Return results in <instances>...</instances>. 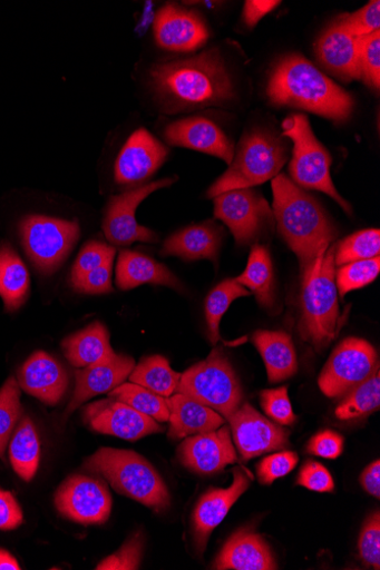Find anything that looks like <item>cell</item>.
Here are the masks:
<instances>
[{"label":"cell","mask_w":380,"mask_h":570,"mask_svg":"<svg viewBox=\"0 0 380 570\" xmlns=\"http://www.w3.org/2000/svg\"><path fill=\"white\" fill-rule=\"evenodd\" d=\"M222 243L223 229L212 222H206L172 235L163 245L160 255L178 256L186 262L210 261L215 263Z\"/></svg>","instance_id":"d4e9b609"},{"label":"cell","mask_w":380,"mask_h":570,"mask_svg":"<svg viewBox=\"0 0 380 570\" xmlns=\"http://www.w3.org/2000/svg\"><path fill=\"white\" fill-rule=\"evenodd\" d=\"M85 470L104 478L120 494L155 512L172 505L169 490L153 465L130 450L100 448L85 462Z\"/></svg>","instance_id":"5b68a950"},{"label":"cell","mask_w":380,"mask_h":570,"mask_svg":"<svg viewBox=\"0 0 380 570\" xmlns=\"http://www.w3.org/2000/svg\"><path fill=\"white\" fill-rule=\"evenodd\" d=\"M176 392L213 409L227 421L244 399L240 379L222 348H214L204 361L182 374Z\"/></svg>","instance_id":"52a82bcc"},{"label":"cell","mask_w":380,"mask_h":570,"mask_svg":"<svg viewBox=\"0 0 380 570\" xmlns=\"http://www.w3.org/2000/svg\"><path fill=\"white\" fill-rule=\"evenodd\" d=\"M56 507L68 520L81 525H103L110 518L113 497L96 478L74 475L56 494Z\"/></svg>","instance_id":"4fadbf2b"},{"label":"cell","mask_w":380,"mask_h":570,"mask_svg":"<svg viewBox=\"0 0 380 570\" xmlns=\"http://www.w3.org/2000/svg\"><path fill=\"white\" fill-rule=\"evenodd\" d=\"M337 244L316 258V263L302 284L299 333L316 352H322L338 336L340 306L337 287Z\"/></svg>","instance_id":"277c9868"},{"label":"cell","mask_w":380,"mask_h":570,"mask_svg":"<svg viewBox=\"0 0 380 570\" xmlns=\"http://www.w3.org/2000/svg\"><path fill=\"white\" fill-rule=\"evenodd\" d=\"M359 70L362 79L370 88L380 87V31L359 38Z\"/></svg>","instance_id":"ab89813d"},{"label":"cell","mask_w":380,"mask_h":570,"mask_svg":"<svg viewBox=\"0 0 380 570\" xmlns=\"http://www.w3.org/2000/svg\"><path fill=\"white\" fill-rule=\"evenodd\" d=\"M379 370L374 347L366 340L349 337L333 352L322 370L318 384L331 399L341 397Z\"/></svg>","instance_id":"8fae6325"},{"label":"cell","mask_w":380,"mask_h":570,"mask_svg":"<svg viewBox=\"0 0 380 570\" xmlns=\"http://www.w3.org/2000/svg\"><path fill=\"white\" fill-rule=\"evenodd\" d=\"M289 159V147L277 134L254 129L242 137L227 171L207 190L214 198L223 193L252 188L276 178Z\"/></svg>","instance_id":"8992f818"},{"label":"cell","mask_w":380,"mask_h":570,"mask_svg":"<svg viewBox=\"0 0 380 570\" xmlns=\"http://www.w3.org/2000/svg\"><path fill=\"white\" fill-rule=\"evenodd\" d=\"M360 482L363 490L370 495L380 498V461L376 460L362 472Z\"/></svg>","instance_id":"f5cc1de1"},{"label":"cell","mask_w":380,"mask_h":570,"mask_svg":"<svg viewBox=\"0 0 380 570\" xmlns=\"http://www.w3.org/2000/svg\"><path fill=\"white\" fill-rule=\"evenodd\" d=\"M359 38L351 35L339 20L325 30L314 45L318 62L339 79L350 82L360 79Z\"/></svg>","instance_id":"7402d4cb"},{"label":"cell","mask_w":380,"mask_h":570,"mask_svg":"<svg viewBox=\"0 0 380 570\" xmlns=\"http://www.w3.org/2000/svg\"><path fill=\"white\" fill-rule=\"evenodd\" d=\"M359 553L362 562L370 568L380 569V514L372 513L366 521L360 539Z\"/></svg>","instance_id":"bcb514c9"},{"label":"cell","mask_w":380,"mask_h":570,"mask_svg":"<svg viewBox=\"0 0 380 570\" xmlns=\"http://www.w3.org/2000/svg\"><path fill=\"white\" fill-rule=\"evenodd\" d=\"M273 193L279 233L299 258L303 284L339 232L322 205L285 175L273 179Z\"/></svg>","instance_id":"7a4b0ae2"},{"label":"cell","mask_w":380,"mask_h":570,"mask_svg":"<svg viewBox=\"0 0 380 570\" xmlns=\"http://www.w3.org/2000/svg\"><path fill=\"white\" fill-rule=\"evenodd\" d=\"M84 421L97 433L128 441L163 432L156 421L111 396L86 406Z\"/></svg>","instance_id":"5bb4252c"},{"label":"cell","mask_w":380,"mask_h":570,"mask_svg":"<svg viewBox=\"0 0 380 570\" xmlns=\"http://www.w3.org/2000/svg\"><path fill=\"white\" fill-rule=\"evenodd\" d=\"M380 233L378 229H366L342 240L335 248V266L368 261L379 256Z\"/></svg>","instance_id":"74e56055"},{"label":"cell","mask_w":380,"mask_h":570,"mask_svg":"<svg viewBox=\"0 0 380 570\" xmlns=\"http://www.w3.org/2000/svg\"><path fill=\"white\" fill-rule=\"evenodd\" d=\"M281 2H269V0H247L244 6L243 21L250 27L254 28L265 16L273 12Z\"/></svg>","instance_id":"816d5d0a"},{"label":"cell","mask_w":380,"mask_h":570,"mask_svg":"<svg viewBox=\"0 0 380 570\" xmlns=\"http://www.w3.org/2000/svg\"><path fill=\"white\" fill-rule=\"evenodd\" d=\"M178 456L186 469L201 475L223 472L238 461L228 426L186 438L178 448Z\"/></svg>","instance_id":"ac0fdd59"},{"label":"cell","mask_w":380,"mask_h":570,"mask_svg":"<svg viewBox=\"0 0 380 570\" xmlns=\"http://www.w3.org/2000/svg\"><path fill=\"white\" fill-rule=\"evenodd\" d=\"M17 559L7 550L0 549V570H20Z\"/></svg>","instance_id":"db71d44e"},{"label":"cell","mask_w":380,"mask_h":570,"mask_svg":"<svg viewBox=\"0 0 380 570\" xmlns=\"http://www.w3.org/2000/svg\"><path fill=\"white\" fill-rule=\"evenodd\" d=\"M108 395L130 405L157 423L169 422L168 399L159 396L143 386L134 383L121 384Z\"/></svg>","instance_id":"e575fe53"},{"label":"cell","mask_w":380,"mask_h":570,"mask_svg":"<svg viewBox=\"0 0 380 570\" xmlns=\"http://www.w3.org/2000/svg\"><path fill=\"white\" fill-rule=\"evenodd\" d=\"M149 78L159 107L167 115L226 107L235 95L231 75L216 48L187 60L155 65Z\"/></svg>","instance_id":"6da1fadb"},{"label":"cell","mask_w":380,"mask_h":570,"mask_svg":"<svg viewBox=\"0 0 380 570\" xmlns=\"http://www.w3.org/2000/svg\"><path fill=\"white\" fill-rule=\"evenodd\" d=\"M298 484L315 492H333L335 489L331 473L315 461H309L303 465Z\"/></svg>","instance_id":"c3c4849f"},{"label":"cell","mask_w":380,"mask_h":570,"mask_svg":"<svg viewBox=\"0 0 380 570\" xmlns=\"http://www.w3.org/2000/svg\"><path fill=\"white\" fill-rule=\"evenodd\" d=\"M283 136L293 140V158L290 164L292 181L301 188L314 189L331 196L351 215L352 207L335 188L328 149L315 138L304 115H294L283 122Z\"/></svg>","instance_id":"ba28073f"},{"label":"cell","mask_w":380,"mask_h":570,"mask_svg":"<svg viewBox=\"0 0 380 570\" xmlns=\"http://www.w3.org/2000/svg\"><path fill=\"white\" fill-rule=\"evenodd\" d=\"M62 348L76 368L88 367L104 356L115 353L108 331L98 322L67 337L62 342Z\"/></svg>","instance_id":"f546056e"},{"label":"cell","mask_w":380,"mask_h":570,"mask_svg":"<svg viewBox=\"0 0 380 570\" xmlns=\"http://www.w3.org/2000/svg\"><path fill=\"white\" fill-rule=\"evenodd\" d=\"M344 449L343 438L333 431H323L311 439L308 451L325 459L339 458Z\"/></svg>","instance_id":"681fc988"},{"label":"cell","mask_w":380,"mask_h":570,"mask_svg":"<svg viewBox=\"0 0 380 570\" xmlns=\"http://www.w3.org/2000/svg\"><path fill=\"white\" fill-rule=\"evenodd\" d=\"M213 569L276 570L279 564L264 538L250 529L234 533L225 543Z\"/></svg>","instance_id":"cb8c5ba5"},{"label":"cell","mask_w":380,"mask_h":570,"mask_svg":"<svg viewBox=\"0 0 380 570\" xmlns=\"http://www.w3.org/2000/svg\"><path fill=\"white\" fill-rule=\"evenodd\" d=\"M144 549V539L140 533L131 537L116 553L104 559L98 570H134L138 569Z\"/></svg>","instance_id":"f6af8a7d"},{"label":"cell","mask_w":380,"mask_h":570,"mask_svg":"<svg viewBox=\"0 0 380 570\" xmlns=\"http://www.w3.org/2000/svg\"><path fill=\"white\" fill-rule=\"evenodd\" d=\"M236 281L252 292L265 308L276 305V286L273 262L266 247L254 244L245 272Z\"/></svg>","instance_id":"4dcf8cb0"},{"label":"cell","mask_w":380,"mask_h":570,"mask_svg":"<svg viewBox=\"0 0 380 570\" xmlns=\"http://www.w3.org/2000/svg\"><path fill=\"white\" fill-rule=\"evenodd\" d=\"M165 138L173 146L202 151L224 160L228 166L235 155L233 141L222 128L208 119L192 117L170 124Z\"/></svg>","instance_id":"44dd1931"},{"label":"cell","mask_w":380,"mask_h":570,"mask_svg":"<svg viewBox=\"0 0 380 570\" xmlns=\"http://www.w3.org/2000/svg\"><path fill=\"white\" fill-rule=\"evenodd\" d=\"M341 24L354 37L369 36L380 28V3L379 0L370 2L364 8L352 14H343L338 19Z\"/></svg>","instance_id":"7bdbcfd3"},{"label":"cell","mask_w":380,"mask_h":570,"mask_svg":"<svg viewBox=\"0 0 380 570\" xmlns=\"http://www.w3.org/2000/svg\"><path fill=\"white\" fill-rule=\"evenodd\" d=\"M116 248L98 240L87 243L80 250L71 273V284L89 272L114 262Z\"/></svg>","instance_id":"60d3db41"},{"label":"cell","mask_w":380,"mask_h":570,"mask_svg":"<svg viewBox=\"0 0 380 570\" xmlns=\"http://www.w3.org/2000/svg\"><path fill=\"white\" fill-rule=\"evenodd\" d=\"M337 271V287L341 296L371 284L379 275V256L339 267Z\"/></svg>","instance_id":"f35d334b"},{"label":"cell","mask_w":380,"mask_h":570,"mask_svg":"<svg viewBox=\"0 0 380 570\" xmlns=\"http://www.w3.org/2000/svg\"><path fill=\"white\" fill-rule=\"evenodd\" d=\"M176 181L177 178L160 179L113 197L107 204L103 223L106 239L117 246H128L137 242L156 243L157 234L137 223L136 212L139 204L152 193L170 187Z\"/></svg>","instance_id":"7c38bea8"},{"label":"cell","mask_w":380,"mask_h":570,"mask_svg":"<svg viewBox=\"0 0 380 570\" xmlns=\"http://www.w3.org/2000/svg\"><path fill=\"white\" fill-rule=\"evenodd\" d=\"M10 459L16 473L23 481L30 482L35 478L40 460V442L29 417H23L13 433Z\"/></svg>","instance_id":"d6a6232c"},{"label":"cell","mask_w":380,"mask_h":570,"mask_svg":"<svg viewBox=\"0 0 380 570\" xmlns=\"http://www.w3.org/2000/svg\"><path fill=\"white\" fill-rule=\"evenodd\" d=\"M234 482L228 489H210L197 502L193 512L194 540L203 554L212 532L218 528L232 507L250 488V480L238 469L233 471Z\"/></svg>","instance_id":"ffe728a7"},{"label":"cell","mask_w":380,"mask_h":570,"mask_svg":"<svg viewBox=\"0 0 380 570\" xmlns=\"http://www.w3.org/2000/svg\"><path fill=\"white\" fill-rule=\"evenodd\" d=\"M299 462L293 451H284L264 458L257 465V476L261 484L271 485L279 479L289 475Z\"/></svg>","instance_id":"ee69618b"},{"label":"cell","mask_w":380,"mask_h":570,"mask_svg":"<svg viewBox=\"0 0 380 570\" xmlns=\"http://www.w3.org/2000/svg\"><path fill=\"white\" fill-rule=\"evenodd\" d=\"M253 343L264 361L270 383H281L298 373L296 351L288 333L257 331Z\"/></svg>","instance_id":"83f0119b"},{"label":"cell","mask_w":380,"mask_h":570,"mask_svg":"<svg viewBox=\"0 0 380 570\" xmlns=\"http://www.w3.org/2000/svg\"><path fill=\"white\" fill-rule=\"evenodd\" d=\"M168 405L169 438L174 440L214 432L226 421L221 413L182 393L168 397Z\"/></svg>","instance_id":"484cf974"},{"label":"cell","mask_w":380,"mask_h":570,"mask_svg":"<svg viewBox=\"0 0 380 570\" xmlns=\"http://www.w3.org/2000/svg\"><path fill=\"white\" fill-rule=\"evenodd\" d=\"M29 291L30 275L21 257L10 244H0V297L7 311L13 313L20 308Z\"/></svg>","instance_id":"f1b7e54d"},{"label":"cell","mask_w":380,"mask_h":570,"mask_svg":"<svg viewBox=\"0 0 380 570\" xmlns=\"http://www.w3.org/2000/svg\"><path fill=\"white\" fill-rule=\"evenodd\" d=\"M135 360L125 354H108L76 373V391L67 410L70 414L88 400L110 393L130 376Z\"/></svg>","instance_id":"d6986e66"},{"label":"cell","mask_w":380,"mask_h":570,"mask_svg":"<svg viewBox=\"0 0 380 570\" xmlns=\"http://www.w3.org/2000/svg\"><path fill=\"white\" fill-rule=\"evenodd\" d=\"M214 217L231 229L241 246L254 245L273 232L276 223L266 199L253 188L214 197Z\"/></svg>","instance_id":"30bf717a"},{"label":"cell","mask_w":380,"mask_h":570,"mask_svg":"<svg viewBox=\"0 0 380 570\" xmlns=\"http://www.w3.org/2000/svg\"><path fill=\"white\" fill-rule=\"evenodd\" d=\"M117 286L130 291L144 284L160 285L183 291L181 281L152 257L134 250H123L117 266Z\"/></svg>","instance_id":"4316f807"},{"label":"cell","mask_w":380,"mask_h":570,"mask_svg":"<svg viewBox=\"0 0 380 570\" xmlns=\"http://www.w3.org/2000/svg\"><path fill=\"white\" fill-rule=\"evenodd\" d=\"M182 374L176 373L166 357L152 355L144 357L131 372V383L163 396L170 397L177 391Z\"/></svg>","instance_id":"1f68e13d"},{"label":"cell","mask_w":380,"mask_h":570,"mask_svg":"<svg viewBox=\"0 0 380 570\" xmlns=\"http://www.w3.org/2000/svg\"><path fill=\"white\" fill-rule=\"evenodd\" d=\"M266 95L275 106L301 109L335 122L352 115L354 100L300 55L282 58L271 70Z\"/></svg>","instance_id":"3957f363"},{"label":"cell","mask_w":380,"mask_h":570,"mask_svg":"<svg viewBox=\"0 0 380 570\" xmlns=\"http://www.w3.org/2000/svg\"><path fill=\"white\" fill-rule=\"evenodd\" d=\"M380 406V372L377 370L368 380L349 392L337 409V417L352 421L367 416Z\"/></svg>","instance_id":"d590c367"},{"label":"cell","mask_w":380,"mask_h":570,"mask_svg":"<svg viewBox=\"0 0 380 570\" xmlns=\"http://www.w3.org/2000/svg\"><path fill=\"white\" fill-rule=\"evenodd\" d=\"M113 272L114 262H108L84 275L71 285L77 293L81 294L100 295L113 293Z\"/></svg>","instance_id":"7dc6e473"},{"label":"cell","mask_w":380,"mask_h":570,"mask_svg":"<svg viewBox=\"0 0 380 570\" xmlns=\"http://www.w3.org/2000/svg\"><path fill=\"white\" fill-rule=\"evenodd\" d=\"M23 523V512L11 492L0 490V530L12 531Z\"/></svg>","instance_id":"f907efd6"},{"label":"cell","mask_w":380,"mask_h":570,"mask_svg":"<svg viewBox=\"0 0 380 570\" xmlns=\"http://www.w3.org/2000/svg\"><path fill=\"white\" fill-rule=\"evenodd\" d=\"M154 36L163 49L191 53L205 45L210 30L197 12L168 4L155 17Z\"/></svg>","instance_id":"e0dca14e"},{"label":"cell","mask_w":380,"mask_h":570,"mask_svg":"<svg viewBox=\"0 0 380 570\" xmlns=\"http://www.w3.org/2000/svg\"><path fill=\"white\" fill-rule=\"evenodd\" d=\"M22 245L33 266L43 275L56 273L76 246L80 227L45 216H28L20 225Z\"/></svg>","instance_id":"9c48e42d"},{"label":"cell","mask_w":380,"mask_h":570,"mask_svg":"<svg viewBox=\"0 0 380 570\" xmlns=\"http://www.w3.org/2000/svg\"><path fill=\"white\" fill-rule=\"evenodd\" d=\"M260 399L264 412L279 425L290 426L295 423L296 416L286 386L262 391Z\"/></svg>","instance_id":"b9f144b4"},{"label":"cell","mask_w":380,"mask_h":570,"mask_svg":"<svg viewBox=\"0 0 380 570\" xmlns=\"http://www.w3.org/2000/svg\"><path fill=\"white\" fill-rule=\"evenodd\" d=\"M228 422L237 450L246 461L290 446V432L266 420L250 403H242Z\"/></svg>","instance_id":"9a60e30c"},{"label":"cell","mask_w":380,"mask_h":570,"mask_svg":"<svg viewBox=\"0 0 380 570\" xmlns=\"http://www.w3.org/2000/svg\"><path fill=\"white\" fill-rule=\"evenodd\" d=\"M19 385L41 402L56 405L66 394L69 377L60 362L46 352L33 353L19 372Z\"/></svg>","instance_id":"603a6c76"},{"label":"cell","mask_w":380,"mask_h":570,"mask_svg":"<svg viewBox=\"0 0 380 570\" xmlns=\"http://www.w3.org/2000/svg\"><path fill=\"white\" fill-rule=\"evenodd\" d=\"M169 148L146 129L136 130L123 147L116 163V181L123 186L140 185L166 163Z\"/></svg>","instance_id":"2e32d148"},{"label":"cell","mask_w":380,"mask_h":570,"mask_svg":"<svg viewBox=\"0 0 380 570\" xmlns=\"http://www.w3.org/2000/svg\"><path fill=\"white\" fill-rule=\"evenodd\" d=\"M250 295L251 292L241 285L236 278L224 281L208 294L205 302V317L210 341L213 345L221 340V322L231 304L240 297Z\"/></svg>","instance_id":"836d02e7"},{"label":"cell","mask_w":380,"mask_h":570,"mask_svg":"<svg viewBox=\"0 0 380 570\" xmlns=\"http://www.w3.org/2000/svg\"><path fill=\"white\" fill-rule=\"evenodd\" d=\"M16 379L11 377L0 390V459L6 451L21 416V391Z\"/></svg>","instance_id":"8d00e7d4"}]
</instances>
